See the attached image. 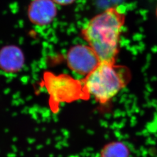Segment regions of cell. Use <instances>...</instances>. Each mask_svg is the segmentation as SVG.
I'll return each instance as SVG.
<instances>
[{
    "instance_id": "5",
    "label": "cell",
    "mask_w": 157,
    "mask_h": 157,
    "mask_svg": "<svg viewBox=\"0 0 157 157\" xmlns=\"http://www.w3.org/2000/svg\"><path fill=\"white\" fill-rule=\"evenodd\" d=\"M57 13L53 0H33L29 6L28 15L30 21L37 26H45L52 22Z\"/></svg>"
},
{
    "instance_id": "8",
    "label": "cell",
    "mask_w": 157,
    "mask_h": 157,
    "mask_svg": "<svg viewBox=\"0 0 157 157\" xmlns=\"http://www.w3.org/2000/svg\"><path fill=\"white\" fill-rule=\"evenodd\" d=\"M53 1L59 5L67 6L72 4L75 1V0H53Z\"/></svg>"
},
{
    "instance_id": "6",
    "label": "cell",
    "mask_w": 157,
    "mask_h": 157,
    "mask_svg": "<svg viewBox=\"0 0 157 157\" xmlns=\"http://www.w3.org/2000/svg\"><path fill=\"white\" fill-rule=\"evenodd\" d=\"M25 63V56L18 47L6 45L0 50V69L7 73H17Z\"/></svg>"
},
{
    "instance_id": "4",
    "label": "cell",
    "mask_w": 157,
    "mask_h": 157,
    "mask_svg": "<svg viewBox=\"0 0 157 157\" xmlns=\"http://www.w3.org/2000/svg\"><path fill=\"white\" fill-rule=\"evenodd\" d=\"M68 67L74 72L87 76L97 67L101 61L89 45L78 44L71 47L67 52Z\"/></svg>"
},
{
    "instance_id": "3",
    "label": "cell",
    "mask_w": 157,
    "mask_h": 157,
    "mask_svg": "<svg viewBox=\"0 0 157 157\" xmlns=\"http://www.w3.org/2000/svg\"><path fill=\"white\" fill-rule=\"evenodd\" d=\"M54 78L58 83H54L45 74L43 83L50 94V104L53 112H56L61 103L86 100L89 97L84 89L82 81L78 82L64 76Z\"/></svg>"
},
{
    "instance_id": "9",
    "label": "cell",
    "mask_w": 157,
    "mask_h": 157,
    "mask_svg": "<svg viewBox=\"0 0 157 157\" xmlns=\"http://www.w3.org/2000/svg\"><path fill=\"white\" fill-rule=\"evenodd\" d=\"M156 15H157V10H156Z\"/></svg>"
},
{
    "instance_id": "2",
    "label": "cell",
    "mask_w": 157,
    "mask_h": 157,
    "mask_svg": "<svg viewBox=\"0 0 157 157\" xmlns=\"http://www.w3.org/2000/svg\"><path fill=\"white\" fill-rule=\"evenodd\" d=\"M130 79L127 67L101 62L82 80L84 89L101 104H107L124 88Z\"/></svg>"
},
{
    "instance_id": "7",
    "label": "cell",
    "mask_w": 157,
    "mask_h": 157,
    "mask_svg": "<svg viewBox=\"0 0 157 157\" xmlns=\"http://www.w3.org/2000/svg\"><path fill=\"white\" fill-rule=\"evenodd\" d=\"M129 148L123 143L112 142L102 149L100 157H129Z\"/></svg>"
},
{
    "instance_id": "1",
    "label": "cell",
    "mask_w": 157,
    "mask_h": 157,
    "mask_svg": "<svg viewBox=\"0 0 157 157\" xmlns=\"http://www.w3.org/2000/svg\"><path fill=\"white\" fill-rule=\"evenodd\" d=\"M125 19L124 12L118 7L112 6L93 17L82 29V37L101 62L115 63Z\"/></svg>"
}]
</instances>
